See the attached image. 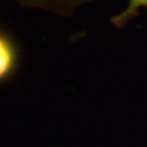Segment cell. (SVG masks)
Segmentation results:
<instances>
[{
  "label": "cell",
  "mask_w": 147,
  "mask_h": 147,
  "mask_svg": "<svg viewBox=\"0 0 147 147\" xmlns=\"http://www.w3.org/2000/svg\"><path fill=\"white\" fill-rule=\"evenodd\" d=\"M23 9L40 11L59 18H72L93 0H14Z\"/></svg>",
  "instance_id": "6da1fadb"
},
{
  "label": "cell",
  "mask_w": 147,
  "mask_h": 147,
  "mask_svg": "<svg viewBox=\"0 0 147 147\" xmlns=\"http://www.w3.org/2000/svg\"><path fill=\"white\" fill-rule=\"evenodd\" d=\"M20 62V50L16 40L7 32L0 30V84L16 72Z\"/></svg>",
  "instance_id": "7a4b0ae2"
},
{
  "label": "cell",
  "mask_w": 147,
  "mask_h": 147,
  "mask_svg": "<svg viewBox=\"0 0 147 147\" xmlns=\"http://www.w3.org/2000/svg\"><path fill=\"white\" fill-rule=\"evenodd\" d=\"M142 8L147 10V0H129L125 9L111 18V23L118 28H122L138 16Z\"/></svg>",
  "instance_id": "3957f363"
}]
</instances>
